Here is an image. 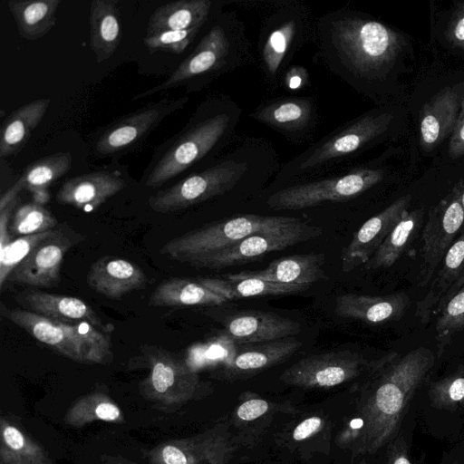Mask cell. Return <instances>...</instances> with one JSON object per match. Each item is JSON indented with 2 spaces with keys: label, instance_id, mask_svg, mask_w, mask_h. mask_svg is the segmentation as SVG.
Here are the masks:
<instances>
[{
  "label": "cell",
  "instance_id": "15",
  "mask_svg": "<svg viewBox=\"0 0 464 464\" xmlns=\"http://www.w3.org/2000/svg\"><path fill=\"white\" fill-rule=\"evenodd\" d=\"M233 447L217 429L188 438L160 442L147 450L150 464H227Z\"/></svg>",
  "mask_w": 464,
  "mask_h": 464
},
{
  "label": "cell",
  "instance_id": "42",
  "mask_svg": "<svg viewBox=\"0 0 464 464\" xmlns=\"http://www.w3.org/2000/svg\"><path fill=\"white\" fill-rule=\"evenodd\" d=\"M430 399L434 407L454 410L464 405V368L431 383Z\"/></svg>",
  "mask_w": 464,
  "mask_h": 464
},
{
  "label": "cell",
  "instance_id": "2",
  "mask_svg": "<svg viewBox=\"0 0 464 464\" xmlns=\"http://www.w3.org/2000/svg\"><path fill=\"white\" fill-rule=\"evenodd\" d=\"M330 44L345 70L368 77L382 71L397 56L401 37L385 24L342 14L330 27Z\"/></svg>",
  "mask_w": 464,
  "mask_h": 464
},
{
  "label": "cell",
  "instance_id": "31",
  "mask_svg": "<svg viewBox=\"0 0 464 464\" xmlns=\"http://www.w3.org/2000/svg\"><path fill=\"white\" fill-rule=\"evenodd\" d=\"M50 102V98L34 100L19 107L6 117L0 130L2 159L14 155L22 150L44 118Z\"/></svg>",
  "mask_w": 464,
  "mask_h": 464
},
{
  "label": "cell",
  "instance_id": "16",
  "mask_svg": "<svg viewBox=\"0 0 464 464\" xmlns=\"http://www.w3.org/2000/svg\"><path fill=\"white\" fill-rule=\"evenodd\" d=\"M411 196H403L366 220L353 234L341 255L342 271L348 273L364 265L407 212Z\"/></svg>",
  "mask_w": 464,
  "mask_h": 464
},
{
  "label": "cell",
  "instance_id": "34",
  "mask_svg": "<svg viewBox=\"0 0 464 464\" xmlns=\"http://www.w3.org/2000/svg\"><path fill=\"white\" fill-rule=\"evenodd\" d=\"M197 280L228 301L256 296L295 295L311 287V285H286L252 277H198Z\"/></svg>",
  "mask_w": 464,
  "mask_h": 464
},
{
  "label": "cell",
  "instance_id": "4",
  "mask_svg": "<svg viewBox=\"0 0 464 464\" xmlns=\"http://www.w3.org/2000/svg\"><path fill=\"white\" fill-rule=\"evenodd\" d=\"M256 162L257 150L252 146L242 147L212 167L151 195L148 198V205L157 213L168 214L225 195L256 168Z\"/></svg>",
  "mask_w": 464,
  "mask_h": 464
},
{
  "label": "cell",
  "instance_id": "14",
  "mask_svg": "<svg viewBox=\"0 0 464 464\" xmlns=\"http://www.w3.org/2000/svg\"><path fill=\"white\" fill-rule=\"evenodd\" d=\"M188 97L163 99L117 120L99 137L95 150L102 156L128 151L143 140L170 113L182 108Z\"/></svg>",
  "mask_w": 464,
  "mask_h": 464
},
{
  "label": "cell",
  "instance_id": "28",
  "mask_svg": "<svg viewBox=\"0 0 464 464\" xmlns=\"http://www.w3.org/2000/svg\"><path fill=\"white\" fill-rule=\"evenodd\" d=\"M460 108L459 94L445 89L423 107L420 131L421 145L430 149L453 131Z\"/></svg>",
  "mask_w": 464,
  "mask_h": 464
},
{
  "label": "cell",
  "instance_id": "35",
  "mask_svg": "<svg viewBox=\"0 0 464 464\" xmlns=\"http://www.w3.org/2000/svg\"><path fill=\"white\" fill-rule=\"evenodd\" d=\"M61 0H9L7 5L22 38L34 41L47 34L56 23Z\"/></svg>",
  "mask_w": 464,
  "mask_h": 464
},
{
  "label": "cell",
  "instance_id": "39",
  "mask_svg": "<svg viewBox=\"0 0 464 464\" xmlns=\"http://www.w3.org/2000/svg\"><path fill=\"white\" fill-rule=\"evenodd\" d=\"M298 30L297 22L291 18L276 27L266 38L262 59L266 72L274 76L276 74L286 53L293 44Z\"/></svg>",
  "mask_w": 464,
  "mask_h": 464
},
{
  "label": "cell",
  "instance_id": "19",
  "mask_svg": "<svg viewBox=\"0 0 464 464\" xmlns=\"http://www.w3.org/2000/svg\"><path fill=\"white\" fill-rule=\"evenodd\" d=\"M223 334L237 344L258 343L295 336L298 322L273 312L241 311L223 322Z\"/></svg>",
  "mask_w": 464,
  "mask_h": 464
},
{
  "label": "cell",
  "instance_id": "22",
  "mask_svg": "<svg viewBox=\"0 0 464 464\" xmlns=\"http://www.w3.org/2000/svg\"><path fill=\"white\" fill-rule=\"evenodd\" d=\"M87 282L100 295L121 299L134 290L143 288L147 276L137 264L120 256H105L92 264Z\"/></svg>",
  "mask_w": 464,
  "mask_h": 464
},
{
  "label": "cell",
  "instance_id": "53",
  "mask_svg": "<svg viewBox=\"0 0 464 464\" xmlns=\"http://www.w3.org/2000/svg\"><path fill=\"white\" fill-rule=\"evenodd\" d=\"M361 464H364V462L362 461Z\"/></svg>",
  "mask_w": 464,
  "mask_h": 464
},
{
  "label": "cell",
  "instance_id": "8",
  "mask_svg": "<svg viewBox=\"0 0 464 464\" xmlns=\"http://www.w3.org/2000/svg\"><path fill=\"white\" fill-rule=\"evenodd\" d=\"M382 169H357L348 173L285 187L271 194L272 210H300L326 202H343L362 194L383 179Z\"/></svg>",
  "mask_w": 464,
  "mask_h": 464
},
{
  "label": "cell",
  "instance_id": "37",
  "mask_svg": "<svg viewBox=\"0 0 464 464\" xmlns=\"http://www.w3.org/2000/svg\"><path fill=\"white\" fill-rule=\"evenodd\" d=\"M94 421L125 423L120 406L107 393L94 391L77 398L66 411L63 422L72 428H82Z\"/></svg>",
  "mask_w": 464,
  "mask_h": 464
},
{
  "label": "cell",
  "instance_id": "13",
  "mask_svg": "<svg viewBox=\"0 0 464 464\" xmlns=\"http://www.w3.org/2000/svg\"><path fill=\"white\" fill-rule=\"evenodd\" d=\"M83 239L65 223L37 246L12 272L7 281L34 287H53L60 281L61 266L66 253Z\"/></svg>",
  "mask_w": 464,
  "mask_h": 464
},
{
  "label": "cell",
  "instance_id": "27",
  "mask_svg": "<svg viewBox=\"0 0 464 464\" xmlns=\"http://www.w3.org/2000/svg\"><path fill=\"white\" fill-rule=\"evenodd\" d=\"M0 464H53L45 448L13 415L0 418Z\"/></svg>",
  "mask_w": 464,
  "mask_h": 464
},
{
  "label": "cell",
  "instance_id": "7",
  "mask_svg": "<svg viewBox=\"0 0 464 464\" xmlns=\"http://www.w3.org/2000/svg\"><path fill=\"white\" fill-rule=\"evenodd\" d=\"M239 110L227 105L198 122L167 150L150 173L146 186L157 188L178 176L229 138Z\"/></svg>",
  "mask_w": 464,
  "mask_h": 464
},
{
  "label": "cell",
  "instance_id": "38",
  "mask_svg": "<svg viewBox=\"0 0 464 464\" xmlns=\"http://www.w3.org/2000/svg\"><path fill=\"white\" fill-rule=\"evenodd\" d=\"M54 216L44 205L30 202L16 208L11 218L9 233L20 237L43 233L58 227Z\"/></svg>",
  "mask_w": 464,
  "mask_h": 464
},
{
  "label": "cell",
  "instance_id": "30",
  "mask_svg": "<svg viewBox=\"0 0 464 464\" xmlns=\"http://www.w3.org/2000/svg\"><path fill=\"white\" fill-rule=\"evenodd\" d=\"M121 38L116 0H93L90 6V45L97 63L111 58Z\"/></svg>",
  "mask_w": 464,
  "mask_h": 464
},
{
  "label": "cell",
  "instance_id": "23",
  "mask_svg": "<svg viewBox=\"0 0 464 464\" xmlns=\"http://www.w3.org/2000/svg\"><path fill=\"white\" fill-rule=\"evenodd\" d=\"M325 261L323 253H311L283 256L273 260L261 270H246L226 275L228 278H258L286 285H311L327 280L322 266Z\"/></svg>",
  "mask_w": 464,
  "mask_h": 464
},
{
  "label": "cell",
  "instance_id": "32",
  "mask_svg": "<svg viewBox=\"0 0 464 464\" xmlns=\"http://www.w3.org/2000/svg\"><path fill=\"white\" fill-rule=\"evenodd\" d=\"M252 117L270 127L285 132L308 129L315 117L314 102L308 98H287L261 105Z\"/></svg>",
  "mask_w": 464,
  "mask_h": 464
},
{
  "label": "cell",
  "instance_id": "44",
  "mask_svg": "<svg viewBox=\"0 0 464 464\" xmlns=\"http://www.w3.org/2000/svg\"><path fill=\"white\" fill-rule=\"evenodd\" d=\"M267 401L261 398H252L243 401L237 410V416L241 420L250 421L258 419L269 410Z\"/></svg>",
  "mask_w": 464,
  "mask_h": 464
},
{
  "label": "cell",
  "instance_id": "10",
  "mask_svg": "<svg viewBox=\"0 0 464 464\" xmlns=\"http://www.w3.org/2000/svg\"><path fill=\"white\" fill-rule=\"evenodd\" d=\"M323 227L307 220L278 230L256 233L220 251L189 263L197 267L211 269L237 266L261 257L271 252L310 240L323 234Z\"/></svg>",
  "mask_w": 464,
  "mask_h": 464
},
{
  "label": "cell",
  "instance_id": "43",
  "mask_svg": "<svg viewBox=\"0 0 464 464\" xmlns=\"http://www.w3.org/2000/svg\"><path fill=\"white\" fill-rule=\"evenodd\" d=\"M201 27L179 31H161L146 34L144 44L150 53L157 51L181 53L194 40Z\"/></svg>",
  "mask_w": 464,
  "mask_h": 464
},
{
  "label": "cell",
  "instance_id": "6",
  "mask_svg": "<svg viewBox=\"0 0 464 464\" xmlns=\"http://www.w3.org/2000/svg\"><path fill=\"white\" fill-rule=\"evenodd\" d=\"M149 373L139 384L141 396L160 410L176 408L204 396L208 385L186 360L156 345H143L141 357Z\"/></svg>",
  "mask_w": 464,
  "mask_h": 464
},
{
  "label": "cell",
  "instance_id": "36",
  "mask_svg": "<svg viewBox=\"0 0 464 464\" xmlns=\"http://www.w3.org/2000/svg\"><path fill=\"white\" fill-rule=\"evenodd\" d=\"M423 217L422 208L407 211L374 255L364 264V268L372 270L392 266L418 235L422 227Z\"/></svg>",
  "mask_w": 464,
  "mask_h": 464
},
{
  "label": "cell",
  "instance_id": "33",
  "mask_svg": "<svg viewBox=\"0 0 464 464\" xmlns=\"http://www.w3.org/2000/svg\"><path fill=\"white\" fill-rule=\"evenodd\" d=\"M211 5L209 0H179L162 5L151 14L146 34L202 27Z\"/></svg>",
  "mask_w": 464,
  "mask_h": 464
},
{
  "label": "cell",
  "instance_id": "11",
  "mask_svg": "<svg viewBox=\"0 0 464 464\" xmlns=\"http://www.w3.org/2000/svg\"><path fill=\"white\" fill-rule=\"evenodd\" d=\"M376 360L368 362L351 351H335L304 357L285 370L280 380L302 388L325 389L349 382L370 371Z\"/></svg>",
  "mask_w": 464,
  "mask_h": 464
},
{
  "label": "cell",
  "instance_id": "50",
  "mask_svg": "<svg viewBox=\"0 0 464 464\" xmlns=\"http://www.w3.org/2000/svg\"><path fill=\"white\" fill-rule=\"evenodd\" d=\"M307 73L301 67L292 68L285 77V85L291 90H296L303 86L306 81Z\"/></svg>",
  "mask_w": 464,
  "mask_h": 464
},
{
  "label": "cell",
  "instance_id": "48",
  "mask_svg": "<svg viewBox=\"0 0 464 464\" xmlns=\"http://www.w3.org/2000/svg\"><path fill=\"white\" fill-rule=\"evenodd\" d=\"M16 202L17 198L0 209V252L12 241L8 224Z\"/></svg>",
  "mask_w": 464,
  "mask_h": 464
},
{
  "label": "cell",
  "instance_id": "3",
  "mask_svg": "<svg viewBox=\"0 0 464 464\" xmlns=\"http://www.w3.org/2000/svg\"><path fill=\"white\" fill-rule=\"evenodd\" d=\"M1 314L42 343L80 363L109 364L112 362L110 335L87 322H62L26 309H7Z\"/></svg>",
  "mask_w": 464,
  "mask_h": 464
},
{
  "label": "cell",
  "instance_id": "29",
  "mask_svg": "<svg viewBox=\"0 0 464 464\" xmlns=\"http://www.w3.org/2000/svg\"><path fill=\"white\" fill-rule=\"evenodd\" d=\"M228 302L197 279L172 277L161 282L151 293L149 304L159 307L221 305Z\"/></svg>",
  "mask_w": 464,
  "mask_h": 464
},
{
  "label": "cell",
  "instance_id": "26",
  "mask_svg": "<svg viewBox=\"0 0 464 464\" xmlns=\"http://www.w3.org/2000/svg\"><path fill=\"white\" fill-rule=\"evenodd\" d=\"M72 154L56 152L32 162L22 176L0 198V209L17 198L22 189L32 192L34 202L45 203L47 188L66 174L72 167Z\"/></svg>",
  "mask_w": 464,
  "mask_h": 464
},
{
  "label": "cell",
  "instance_id": "18",
  "mask_svg": "<svg viewBox=\"0 0 464 464\" xmlns=\"http://www.w3.org/2000/svg\"><path fill=\"white\" fill-rule=\"evenodd\" d=\"M426 295L416 305L415 315L423 324L439 314L464 285V228L446 252Z\"/></svg>",
  "mask_w": 464,
  "mask_h": 464
},
{
  "label": "cell",
  "instance_id": "51",
  "mask_svg": "<svg viewBox=\"0 0 464 464\" xmlns=\"http://www.w3.org/2000/svg\"><path fill=\"white\" fill-rule=\"evenodd\" d=\"M100 464H137L130 459H127L120 455H107L101 456Z\"/></svg>",
  "mask_w": 464,
  "mask_h": 464
},
{
  "label": "cell",
  "instance_id": "46",
  "mask_svg": "<svg viewBox=\"0 0 464 464\" xmlns=\"http://www.w3.org/2000/svg\"><path fill=\"white\" fill-rule=\"evenodd\" d=\"M324 425V420L319 416H311L301 421L293 430L292 437L295 440H304L315 434Z\"/></svg>",
  "mask_w": 464,
  "mask_h": 464
},
{
  "label": "cell",
  "instance_id": "52",
  "mask_svg": "<svg viewBox=\"0 0 464 464\" xmlns=\"http://www.w3.org/2000/svg\"><path fill=\"white\" fill-rule=\"evenodd\" d=\"M458 192H459V198L460 204L464 209V187L462 189L458 190Z\"/></svg>",
  "mask_w": 464,
  "mask_h": 464
},
{
  "label": "cell",
  "instance_id": "41",
  "mask_svg": "<svg viewBox=\"0 0 464 464\" xmlns=\"http://www.w3.org/2000/svg\"><path fill=\"white\" fill-rule=\"evenodd\" d=\"M464 330V285L450 298L440 313L436 324L439 355L451 338Z\"/></svg>",
  "mask_w": 464,
  "mask_h": 464
},
{
  "label": "cell",
  "instance_id": "9",
  "mask_svg": "<svg viewBox=\"0 0 464 464\" xmlns=\"http://www.w3.org/2000/svg\"><path fill=\"white\" fill-rule=\"evenodd\" d=\"M391 119L389 113L362 116L293 159L282 171L286 174L315 170L348 157L381 136L387 130Z\"/></svg>",
  "mask_w": 464,
  "mask_h": 464
},
{
  "label": "cell",
  "instance_id": "20",
  "mask_svg": "<svg viewBox=\"0 0 464 464\" xmlns=\"http://www.w3.org/2000/svg\"><path fill=\"white\" fill-rule=\"evenodd\" d=\"M116 171H95L66 179L56 194V201L84 211L98 208L126 187Z\"/></svg>",
  "mask_w": 464,
  "mask_h": 464
},
{
  "label": "cell",
  "instance_id": "1",
  "mask_svg": "<svg viewBox=\"0 0 464 464\" xmlns=\"http://www.w3.org/2000/svg\"><path fill=\"white\" fill-rule=\"evenodd\" d=\"M434 362V354L425 347L376 360L364 382L357 417L339 433L338 442L353 457L379 450L396 433L411 397Z\"/></svg>",
  "mask_w": 464,
  "mask_h": 464
},
{
  "label": "cell",
  "instance_id": "24",
  "mask_svg": "<svg viewBox=\"0 0 464 464\" xmlns=\"http://www.w3.org/2000/svg\"><path fill=\"white\" fill-rule=\"evenodd\" d=\"M29 311L62 322H87L102 332H111V324H105L83 300L73 296L41 291H25L17 297Z\"/></svg>",
  "mask_w": 464,
  "mask_h": 464
},
{
  "label": "cell",
  "instance_id": "45",
  "mask_svg": "<svg viewBox=\"0 0 464 464\" xmlns=\"http://www.w3.org/2000/svg\"><path fill=\"white\" fill-rule=\"evenodd\" d=\"M449 152L452 158L464 154V97L460 102L459 112L452 131Z\"/></svg>",
  "mask_w": 464,
  "mask_h": 464
},
{
  "label": "cell",
  "instance_id": "25",
  "mask_svg": "<svg viewBox=\"0 0 464 464\" xmlns=\"http://www.w3.org/2000/svg\"><path fill=\"white\" fill-rule=\"evenodd\" d=\"M409 304L405 293L382 296L347 293L336 298L334 309L341 317L378 324L399 320Z\"/></svg>",
  "mask_w": 464,
  "mask_h": 464
},
{
  "label": "cell",
  "instance_id": "5",
  "mask_svg": "<svg viewBox=\"0 0 464 464\" xmlns=\"http://www.w3.org/2000/svg\"><path fill=\"white\" fill-rule=\"evenodd\" d=\"M302 220L256 214L235 216L176 237L164 244L160 253L172 260L191 263L253 234L278 230Z\"/></svg>",
  "mask_w": 464,
  "mask_h": 464
},
{
  "label": "cell",
  "instance_id": "12",
  "mask_svg": "<svg viewBox=\"0 0 464 464\" xmlns=\"http://www.w3.org/2000/svg\"><path fill=\"white\" fill-rule=\"evenodd\" d=\"M463 228L464 209L457 190L429 212L421 234L419 285L424 286L430 282L446 252Z\"/></svg>",
  "mask_w": 464,
  "mask_h": 464
},
{
  "label": "cell",
  "instance_id": "49",
  "mask_svg": "<svg viewBox=\"0 0 464 464\" xmlns=\"http://www.w3.org/2000/svg\"><path fill=\"white\" fill-rule=\"evenodd\" d=\"M450 38L458 46L464 47V6L453 15L450 26Z\"/></svg>",
  "mask_w": 464,
  "mask_h": 464
},
{
  "label": "cell",
  "instance_id": "40",
  "mask_svg": "<svg viewBox=\"0 0 464 464\" xmlns=\"http://www.w3.org/2000/svg\"><path fill=\"white\" fill-rule=\"evenodd\" d=\"M59 227V225H58ZM53 229L29 236L16 237L11 241L0 255V288L3 289L12 272L30 255L42 242L53 236L58 229Z\"/></svg>",
  "mask_w": 464,
  "mask_h": 464
},
{
  "label": "cell",
  "instance_id": "47",
  "mask_svg": "<svg viewBox=\"0 0 464 464\" xmlns=\"http://www.w3.org/2000/svg\"><path fill=\"white\" fill-rule=\"evenodd\" d=\"M388 464H413L408 454L405 440L401 437H396L389 447Z\"/></svg>",
  "mask_w": 464,
  "mask_h": 464
},
{
  "label": "cell",
  "instance_id": "21",
  "mask_svg": "<svg viewBox=\"0 0 464 464\" xmlns=\"http://www.w3.org/2000/svg\"><path fill=\"white\" fill-rule=\"evenodd\" d=\"M302 346L293 338L238 344L223 363L222 372L227 377L255 374L287 360Z\"/></svg>",
  "mask_w": 464,
  "mask_h": 464
},
{
  "label": "cell",
  "instance_id": "17",
  "mask_svg": "<svg viewBox=\"0 0 464 464\" xmlns=\"http://www.w3.org/2000/svg\"><path fill=\"white\" fill-rule=\"evenodd\" d=\"M230 43L225 29L217 24L200 40L195 50L161 83L136 94L132 101L153 95L174 88L185 81L210 72L219 68L226 61Z\"/></svg>",
  "mask_w": 464,
  "mask_h": 464
}]
</instances>
